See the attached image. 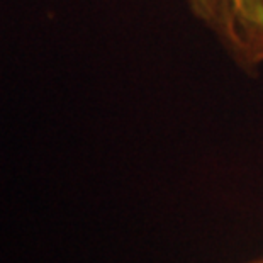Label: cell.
Segmentation results:
<instances>
[{"label":"cell","instance_id":"7a4b0ae2","mask_svg":"<svg viewBox=\"0 0 263 263\" xmlns=\"http://www.w3.org/2000/svg\"><path fill=\"white\" fill-rule=\"evenodd\" d=\"M243 263H263V253L258 255V256H253V258H250V260H246Z\"/></svg>","mask_w":263,"mask_h":263},{"label":"cell","instance_id":"6da1fadb","mask_svg":"<svg viewBox=\"0 0 263 263\" xmlns=\"http://www.w3.org/2000/svg\"><path fill=\"white\" fill-rule=\"evenodd\" d=\"M226 44H239L263 32V0H189Z\"/></svg>","mask_w":263,"mask_h":263}]
</instances>
